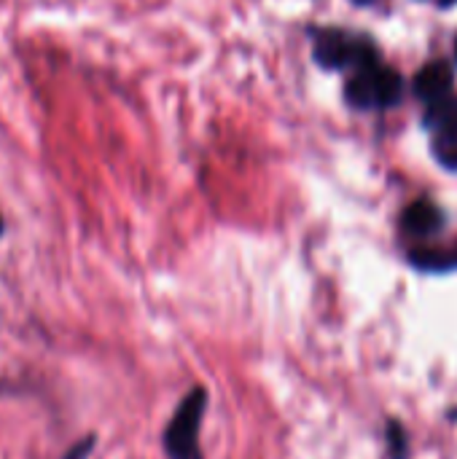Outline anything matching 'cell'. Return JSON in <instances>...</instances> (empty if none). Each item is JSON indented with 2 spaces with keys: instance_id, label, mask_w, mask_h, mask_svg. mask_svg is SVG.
<instances>
[{
  "instance_id": "obj_1",
  "label": "cell",
  "mask_w": 457,
  "mask_h": 459,
  "mask_svg": "<svg viewBox=\"0 0 457 459\" xmlns=\"http://www.w3.org/2000/svg\"><path fill=\"white\" fill-rule=\"evenodd\" d=\"M207 395L202 387L191 390L183 403L178 406L167 433H164V446L172 459H202L199 455V428L205 417Z\"/></svg>"
},
{
  "instance_id": "obj_9",
  "label": "cell",
  "mask_w": 457,
  "mask_h": 459,
  "mask_svg": "<svg viewBox=\"0 0 457 459\" xmlns=\"http://www.w3.org/2000/svg\"><path fill=\"white\" fill-rule=\"evenodd\" d=\"M391 444L396 449V457L404 459V455H407V436H404V430L399 425H391Z\"/></svg>"
},
{
  "instance_id": "obj_10",
  "label": "cell",
  "mask_w": 457,
  "mask_h": 459,
  "mask_svg": "<svg viewBox=\"0 0 457 459\" xmlns=\"http://www.w3.org/2000/svg\"><path fill=\"white\" fill-rule=\"evenodd\" d=\"M356 3H364V5H366V3H372V0H356Z\"/></svg>"
},
{
  "instance_id": "obj_12",
  "label": "cell",
  "mask_w": 457,
  "mask_h": 459,
  "mask_svg": "<svg viewBox=\"0 0 457 459\" xmlns=\"http://www.w3.org/2000/svg\"><path fill=\"white\" fill-rule=\"evenodd\" d=\"M455 51H457V43H455Z\"/></svg>"
},
{
  "instance_id": "obj_2",
  "label": "cell",
  "mask_w": 457,
  "mask_h": 459,
  "mask_svg": "<svg viewBox=\"0 0 457 459\" xmlns=\"http://www.w3.org/2000/svg\"><path fill=\"white\" fill-rule=\"evenodd\" d=\"M401 75L391 67L372 65L358 70L345 89L353 108H391L401 100Z\"/></svg>"
},
{
  "instance_id": "obj_5",
  "label": "cell",
  "mask_w": 457,
  "mask_h": 459,
  "mask_svg": "<svg viewBox=\"0 0 457 459\" xmlns=\"http://www.w3.org/2000/svg\"><path fill=\"white\" fill-rule=\"evenodd\" d=\"M442 221H444L442 210L434 202H428V199L412 202L404 210V218H401L404 231L412 234V237H431V234H436L442 229Z\"/></svg>"
},
{
  "instance_id": "obj_7",
  "label": "cell",
  "mask_w": 457,
  "mask_h": 459,
  "mask_svg": "<svg viewBox=\"0 0 457 459\" xmlns=\"http://www.w3.org/2000/svg\"><path fill=\"white\" fill-rule=\"evenodd\" d=\"M409 261L417 269L444 272V269H455L457 266V250H412Z\"/></svg>"
},
{
  "instance_id": "obj_11",
  "label": "cell",
  "mask_w": 457,
  "mask_h": 459,
  "mask_svg": "<svg viewBox=\"0 0 457 459\" xmlns=\"http://www.w3.org/2000/svg\"><path fill=\"white\" fill-rule=\"evenodd\" d=\"M442 3H447V5H450V3H455V0H442Z\"/></svg>"
},
{
  "instance_id": "obj_8",
  "label": "cell",
  "mask_w": 457,
  "mask_h": 459,
  "mask_svg": "<svg viewBox=\"0 0 457 459\" xmlns=\"http://www.w3.org/2000/svg\"><path fill=\"white\" fill-rule=\"evenodd\" d=\"M434 153L439 164H444L447 169H457V126L434 132Z\"/></svg>"
},
{
  "instance_id": "obj_3",
  "label": "cell",
  "mask_w": 457,
  "mask_h": 459,
  "mask_svg": "<svg viewBox=\"0 0 457 459\" xmlns=\"http://www.w3.org/2000/svg\"><path fill=\"white\" fill-rule=\"evenodd\" d=\"M315 59L326 70H342V67H372L380 65L377 48L356 35H347L342 30H326L315 40Z\"/></svg>"
},
{
  "instance_id": "obj_6",
  "label": "cell",
  "mask_w": 457,
  "mask_h": 459,
  "mask_svg": "<svg viewBox=\"0 0 457 459\" xmlns=\"http://www.w3.org/2000/svg\"><path fill=\"white\" fill-rule=\"evenodd\" d=\"M426 126L431 132H442L457 126V97L455 94H444L442 100H434L428 113H426Z\"/></svg>"
},
{
  "instance_id": "obj_4",
  "label": "cell",
  "mask_w": 457,
  "mask_h": 459,
  "mask_svg": "<svg viewBox=\"0 0 457 459\" xmlns=\"http://www.w3.org/2000/svg\"><path fill=\"white\" fill-rule=\"evenodd\" d=\"M453 83H455V73L447 62L436 59V62H428L423 70H417L415 75V94L426 102H434V100H442L444 94L453 91Z\"/></svg>"
}]
</instances>
